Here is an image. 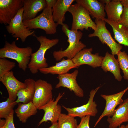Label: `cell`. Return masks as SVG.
<instances>
[{
	"mask_svg": "<svg viewBox=\"0 0 128 128\" xmlns=\"http://www.w3.org/2000/svg\"><path fill=\"white\" fill-rule=\"evenodd\" d=\"M59 128H77L78 125L76 119L64 113H61L58 120Z\"/></svg>",
	"mask_w": 128,
	"mask_h": 128,
	"instance_id": "484cf974",
	"label": "cell"
},
{
	"mask_svg": "<svg viewBox=\"0 0 128 128\" xmlns=\"http://www.w3.org/2000/svg\"><path fill=\"white\" fill-rule=\"evenodd\" d=\"M49 128H59L58 122L52 124Z\"/></svg>",
	"mask_w": 128,
	"mask_h": 128,
	"instance_id": "e575fe53",
	"label": "cell"
},
{
	"mask_svg": "<svg viewBox=\"0 0 128 128\" xmlns=\"http://www.w3.org/2000/svg\"><path fill=\"white\" fill-rule=\"evenodd\" d=\"M102 20L111 26L114 34V38L118 43L128 47V29L119 23L107 18H105Z\"/></svg>",
	"mask_w": 128,
	"mask_h": 128,
	"instance_id": "cb8c5ba5",
	"label": "cell"
},
{
	"mask_svg": "<svg viewBox=\"0 0 128 128\" xmlns=\"http://www.w3.org/2000/svg\"><path fill=\"white\" fill-rule=\"evenodd\" d=\"M46 7L52 8L56 3V0H46Z\"/></svg>",
	"mask_w": 128,
	"mask_h": 128,
	"instance_id": "d6a6232c",
	"label": "cell"
},
{
	"mask_svg": "<svg viewBox=\"0 0 128 128\" xmlns=\"http://www.w3.org/2000/svg\"><path fill=\"white\" fill-rule=\"evenodd\" d=\"M93 48H84L79 52L72 59L78 68L87 64L93 68L101 66L104 57L100 56L98 53L92 54Z\"/></svg>",
	"mask_w": 128,
	"mask_h": 128,
	"instance_id": "8fae6325",
	"label": "cell"
},
{
	"mask_svg": "<svg viewBox=\"0 0 128 128\" xmlns=\"http://www.w3.org/2000/svg\"><path fill=\"white\" fill-rule=\"evenodd\" d=\"M23 6L22 0H0V23L8 25Z\"/></svg>",
	"mask_w": 128,
	"mask_h": 128,
	"instance_id": "30bf717a",
	"label": "cell"
},
{
	"mask_svg": "<svg viewBox=\"0 0 128 128\" xmlns=\"http://www.w3.org/2000/svg\"><path fill=\"white\" fill-rule=\"evenodd\" d=\"M119 128H126V126L124 125H122L119 127Z\"/></svg>",
	"mask_w": 128,
	"mask_h": 128,
	"instance_id": "74e56055",
	"label": "cell"
},
{
	"mask_svg": "<svg viewBox=\"0 0 128 128\" xmlns=\"http://www.w3.org/2000/svg\"><path fill=\"white\" fill-rule=\"evenodd\" d=\"M78 70H75L71 73H67L58 75L57 78L59 82L55 86L56 88L61 87L66 88L71 91L73 92L77 96L82 97L84 96L83 90L79 86L76 81V78L78 74Z\"/></svg>",
	"mask_w": 128,
	"mask_h": 128,
	"instance_id": "4fadbf2b",
	"label": "cell"
},
{
	"mask_svg": "<svg viewBox=\"0 0 128 128\" xmlns=\"http://www.w3.org/2000/svg\"><path fill=\"white\" fill-rule=\"evenodd\" d=\"M128 29V9L123 7V11L121 19L119 22Z\"/></svg>",
	"mask_w": 128,
	"mask_h": 128,
	"instance_id": "4dcf8cb0",
	"label": "cell"
},
{
	"mask_svg": "<svg viewBox=\"0 0 128 128\" xmlns=\"http://www.w3.org/2000/svg\"><path fill=\"white\" fill-rule=\"evenodd\" d=\"M100 88L99 87L91 91L89 99L86 104L72 108H67L63 105L62 107L67 111L68 115L74 118L78 117L81 118L87 115L95 116L98 112V110L97 105L93 99L96 94Z\"/></svg>",
	"mask_w": 128,
	"mask_h": 128,
	"instance_id": "9c48e42d",
	"label": "cell"
},
{
	"mask_svg": "<svg viewBox=\"0 0 128 128\" xmlns=\"http://www.w3.org/2000/svg\"><path fill=\"white\" fill-rule=\"evenodd\" d=\"M62 30L67 37L69 45L65 50L54 51L53 53V57L57 61L61 60L64 57L72 59L80 51L85 48L86 45L80 41L83 35L80 30H73L69 29L68 25L64 23Z\"/></svg>",
	"mask_w": 128,
	"mask_h": 128,
	"instance_id": "6da1fadb",
	"label": "cell"
},
{
	"mask_svg": "<svg viewBox=\"0 0 128 128\" xmlns=\"http://www.w3.org/2000/svg\"><path fill=\"white\" fill-rule=\"evenodd\" d=\"M77 3L85 8L90 14L95 19L99 20L105 18V4L97 0H76Z\"/></svg>",
	"mask_w": 128,
	"mask_h": 128,
	"instance_id": "ac0fdd59",
	"label": "cell"
},
{
	"mask_svg": "<svg viewBox=\"0 0 128 128\" xmlns=\"http://www.w3.org/2000/svg\"><path fill=\"white\" fill-rule=\"evenodd\" d=\"M90 116L87 115L81 118V120L77 128H90L89 122Z\"/></svg>",
	"mask_w": 128,
	"mask_h": 128,
	"instance_id": "1f68e13d",
	"label": "cell"
},
{
	"mask_svg": "<svg viewBox=\"0 0 128 128\" xmlns=\"http://www.w3.org/2000/svg\"><path fill=\"white\" fill-rule=\"evenodd\" d=\"M18 104L15 112L19 121L23 123H25L29 118L37 113L38 109L32 101L25 104L19 103Z\"/></svg>",
	"mask_w": 128,
	"mask_h": 128,
	"instance_id": "d4e9b609",
	"label": "cell"
},
{
	"mask_svg": "<svg viewBox=\"0 0 128 128\" xmlns=\"http://www.w3.org/2000/svg\"><path fill=\"white\" fill-rule=\"evenodd\" d=\"M14 111L13 110L9 116L6 119L5 124L0 128H15L14 122Z\"/></svg>",
	"mask_w": 128,
	"mask_h": 128,
	"instance_id": "f546056e",
	"label": "cell"
},
{
	"mask_svg": "<svg viewBox=\"0 0 128 128\" xmlns=\"http://www.w3.org/2000/svg\"><path fill=\"white\" fill-rule=\"evenodd\" d=\"M114 55L106 52L102 61L101 67L104 71L110 72L113 74L116 79L120 81L123 77L120 74V68L118 61L115 58Z\"/></svg>",
	"mask_w": 128,
	"mask_h": 128,
	"instance_id": "d6986e66",
	"label": "cell"
},
{
	"mask_svg": "<svg viewBox=\"0 0 128 128\" xmlns=\"http://www.w3.org/2000/svg\"><path fill=\"white\" fill-rule=\"evenodd\" d=\"M15 63L6 58H0V78L11 71L15 66Z\"/></svg>",
	"mask_w": 128,
	"mask_h": 128,
	"instance_id": "f1b7e54d",
	"label": "cell"
},
{
	"mask_svg": "<svg viewBox=\"0 0 128 128\" xmlns=\"http://www.w3.org/2000/svg\"><path fill=\"white\" fill-rule=\"evenodd\" d=\"M68 12L71 14L73 18L71 30L83 31L88 30L89 28L94 30L95 29L96 23L91 18L89 12L83 7L76 3L70 6Z\"/></svg>",
	"mask_w": 128,
	"mask_h": 128,
	"instance_id": "5b68a950",
	"label": "cell"
},
{
	"mask_svg": "<svg viewBox=\"0 0 128 128\" xmlns=\"http://www.w3.org/2000/svg\"><path fill=\"white\" fill-rule=\"evenodd\" d=\"M18 104L8 98L6 101L0 103V118L6 119L9 115L14 106Z\"/></svg>",
	"mask_w": 128,
	"mask_h": 128,
	"instance_id": "4316f807",
	"label": "cell"
},
{
	"mask_svg": "<svg viewBox=\"0 0 128 128\" xmlns=\"http://www.w3.org/2000/svg\"><path fill=\"white\" fill-rule=\"evenodd\" d=\"M128 90L127 87L118 93L109 95L101 94V96L106 101L105 109L101 115L98 119L95 125V127L104 117H111L113 114L116 107L122 103L123 101L122 97L125 93Z\"/></svg>",
	"mask_w": 128,
	"mask_h": 128,
	"instance_id": "5bb4252c",
	"label": "cell"
},
{
	"mask_svg": "<svg viewBox=\"0 0 128 128\" xmlns=\"http://www.w3.org/2000/svg\"><path fill=\"white\" fill-rule=\"evenodd\" d=\"M126 128H128V124H127L126 126Z\"/></svg>",
	"mask_w": 128,
	"mask_h": 128,
	"instance_id": "f35d334b",
	"label": "cell"
},
{
	"mask_svg": "<svg viewBox=\"0 0 128 128\" xmlns=\"http://www.w3.org/2000/svg\"><path fill=\"white\" fill-rule=\"evenodd\" d=\"M23 21L34 18L40 11L46 6V0H22Z\"/></svg>",
	"mask_w": 128,
	"mask_h": 128,
	"instance_id": "e0dca14e",
	"label": "cell"
},
{
	"mask_svg": "<svg viewBox=\"0 0 128 128\" xmlns=\"http://www.w3.org/2000/svg\"><path fill=\"white\" fill-rule=\"evenodd\" d=\"M52 14V8L46 6L37 17L23 20V22L30 30L40 29L44 31L47 34H54L56 32L58 25L54 21Z\"/></svg>",
	"mask_w": 128,
	"mask_h": 128,
	"instance_id": "277c9868",
	"label": "cell"
},
{
	"mask_svg": "<svg viewBox=\"0 0 128 128\" xmlns=\"http://www.w3.org/2000/svg\"><path fill=\"white\" fill-rule=\"evenodd\" d=\"M6 119H0V128L2 127L5 124L6 122Z\"/></svg>",
	"mask_w": 128,
	"mask_h": 128,
	"instance_id": "d590c367",
	"label": "cell"
},
{
	"mask_svg": "<svg viewBox=\"0 0 128 128\" xmlns=\"http://www.w3.org/2000/svg\"><path fill=\"white\" fill-rule=\"evenodd\" d=\"M123 7L128 9V0H120Z\"/></svg>",
	"mask_w": 128,
	"mask_h": 128,
	"instance_id": "836d02e7",
	"label": "cell"
},
{
	"mask_svg": "<svg viewBox=\"0 0 128 128\" xmlns=\"http://www.w3.org/2000/svg\"><path fill=\"white\" fill-rule=\"evenodd\" d=\"M23 7L6 27L7 31L13 37L20 38L23 42L25 41L28 37L33 35L34 32V31H31L24 23L23 18Z\"/></svg>",
	"mask_w": 128,
	"mask_h": 128,
	"instance_id": "52a82bcc",
	"label": "cell"
},
{
	"mask_svg": "<svg viewBox=\"0 0 128 128\" xmlns=\"http://www.w3.org/2000/svg\"><path fill=\"white\" fill-rule=\"evenodd\" d=\"M74 0H57L52 8V17L54 21L58 25L63 24L65 15Z\"/></svg>",
	"mask_w": 128,
	"mask_h": 128,
	"instance_id": "44dd1931",
	"label": "cell"
},
{
	"mask_svg": "<svg viewBox=\"0 0 128 128\" xmlns=\"http://www.w3.org/2000/svg\"><path fill=\"white\" fill-rule=\"evenodd\" d=\"M111 117L107 119L109 128H117L123 123L128 122V97L119 105Z\"/></svg>",
	"mask_w": 128,
	"mask_h": 128,
	"instance_id": "2e32d148",
	"label": "cell"
},
{
	"mask_svg": "<svg viewBox=\"0 0 128 128\" xmlns=\"http://www.w3.org/2000/svg\"><path fill=\"white\" fill-rule=\"evenodd\" d=\"M33 35L40 42V46L36 52L32 54L27 68L32 74H35L40 69L48 67L45 53L47 50L57 44L59 40L58 38L50 39L45 36H38L34 33Z\"/></svg>",
	"mask_w": 128,
	"mask_h": 128,
	"instance_id": "7a4b0ae2",
	"label": "cell"
},
{
	"mask_svg": "<svg viewBox=\"0 0 128 128\" xmlns=\"http://www.w3.org/2000/svg\"><path fill=\"white\" fill-rule=\"evenodd\" d=\"M95 22L96 26L94 32L88 35L89 37H98L101 43L108 46L111 51V54L117 55L122 49L123 46L116 42L112 37L111 33L106 26V22L101 19H95Z\"/></svg>",
	"mask_w": 128,
	"mask_h": 128,
	"instance_id": "8992f818",
	"label": "cell"
},
{
	"mask_svg": "<svg viewBox=\"0 0 128 128\" xmlns=\"http://www.w3.org/2000/svg\"><path fill=\"white\" fill-rule=\"evenodd\" d=\"M32 51L30 46L19 47L15 41L11 43L6 41L3 47L0 49V58H9L15 60L19 68L25 71L28 67Z\"/></svg>",
	"mask_w": 128,
	"mask_h": 128,
	"instance_id": "3957f363",
	"label": "cell"
},
{
	"mask_svg": "<svg viewBox=\"0 0 128 128\" xmlns=\"http://www.w3.org/2000/svg\"><path fill=\"white\" fill-rule=\"evenodd\" d=\"M123 6L120 0H110L105 5V10L108 19L119 23L121 19Z\"/></svg>",
	"mask_w": 128,
	"mask_h": 128,
	"instance_id": "603a6c76",
	"label": "cell"
},
{
	"mask_svg": "<svg viewBox=\"0 0 128 128\" xmlns=\"http://www.w3.org/2000/svg\"><path fill=\"white\" fill-rule=\"evenodd\" d=\"M35 90L32 102L38 109L52 99L51 84L46 81L39 79L35 81Z\"/></svg>",
	"mask_w": 128,
	"mask_h": 128,
	"instance_id": "ba28073f",
	"label": "cell"
},
{
	"mask_svg": "<svg viewBox=\"0 0 128 128\" xmlns=\"http://www.w3.org/2000/svg\"><path fill=\"white\" fill-rule=\"evenodd\" d=\"M0 81L6 88L8 93V98L14 101H15L19 90L27 87L24 82L19 81L15 78L12 71L8 73L0 78Z\"/></svg>",
	"mask_w": 128,
	"mask_h": 128,
	"instance_id": "9a60e30c",
	"label": "cell"
},
{
	"mask_svg": "<svg viewBox=\"0 0 128 128\" xmlns=\"http://www.w3.org/2000/svg\"><path fill=\"white\" fill-rule=\"evenodd\" d=\"M117 55L120 68L123 73V77L128 81V55L125 51H119Z\"/></svg>",
	"mask_w": 128,
	"mask_h": 128,
	"instance_id": "83f0119b",
	"label": "cell"
},
{
	"mask_svg": "<svg viewBox=\"0 0 128 128\" xmlns=\"http://www.w3.org/2000/svg\"><path fill=\"white\" fill-rule=\"evenodd\" d=\"M35 82L33 79L31 78L25 80L24 82L27 87L20 89L18 92L17 98L15 101L18 104L22 102L25 104L32 101L35 92Z\"/></svg>",
	"mask_w": 128,
	"mask_h": 128,
	"instance_id": "7402d4cb",
	"label": "cell"
},
{
	"mask_svg": "<svg viewBox=\"0 0 128 128\" xmlns=\"http://www.w3.org/2000/svg\"><path fill=\"white\" fill-rule=\"evenodd\" d=\"M110 0H101L99 1L101 3L105 4L108 2Z\"/></svg>",
	"mask_w": 128,
	"mask_h": 128,
	"instance_id": "8d00e7d4",
	"label": "cell"
},
{
	"mask_svg": "<svg viewBox=\"0 0 128 128\" xmlns=\"http://www.w3.org/2000/svg\"><path fill=\"white\" fill-rule=\"evenodd\" d=\"M64 93V92L62 93H59L55 100L54 98L46 104L38 109L43 110L44 112L43 118L38 123L39 125L48 121H50L52 124L57 122L62 110L61 106L58 103Z\"/></svg>",
	"mask_w": 128,
	"mask_h": 128,
	"instance_id": "7c38bea8",
	"label": "cell"
},
{
	"mask_svg": "<svg viewBox=\"0 0 128 128\" xmlns=\"http://www.w3.org/2000/svg\"><path fill=\"white\" fill-rule=\"evenodd\" d=\"M77 68L72 59L63 58L55 65L41 69L39 71L44 74H51L59 75L67 73L71 69Z\"/></svg>",
	"mask_w": 128,
	"mask_h": 128,
	"instance_id": "ffe728a7",
	"label": "cell"
}]
</instances>
